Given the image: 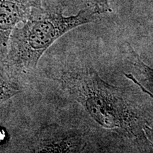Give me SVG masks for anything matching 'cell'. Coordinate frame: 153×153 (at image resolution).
I'll return each mask as SVG.
<instances>
[{
  "instance_id": "obj_1",
  "label": "cell",
  "mask_w": 153,
  "mask_h": 153,
  "mask_svg": "<svg viewBox=\"0 0 153 153\" xmlns=\"http://www.w3.org/2000/svg\"><path fill=\"white\" fill-rule=\"evenodd\" d=\"M99 15L93 7L67 16L58 8L35 1L22 26L11 33L1 69L12 74L35 70L55 41L74 28L95 22Z\"/></svg>"
},
{
  "instance_id": "obj_2",
  "label": "cell",
  "mask_w": 153,
  "mask_h": 153,
  "mask_svg": "<svg viewBox=\"0 0 153 153\" xmlns=\"http://www.w3.org/2000/svg\"><path fill=\"white\" fill-rule=\"evenodd\" d=\"M60 80L63 89L99 126L136 135L138 117L122 89L104 81L93 70L65 72Z\"/></svg>"
},
{
  "instance_id": "obj_3",
  "label": "cell",
  "mask_w": 153,
  "mask_h": 153,
  "mask_svg": "<svg viewBox=\"0 0 153 153\" xmlns=\"http://www.w3.org/2000/svg\"><path fill=\"white\" fill-rule=\"evenodd\" d=\"M84 140L85 135L80 130L48 126L40 129L33 137L30 153H79Z\"/></svg>"
},
{
  "instance_id": "obj_4",
  "label": "cell",
  "mask_w": 153,
  "mask_h": 153,
  "mask_svg": "<svg viewBox=\"0 0 153 153\" xmlns=\"http://www.w3.org/2000/svg\"><path fill=\"white\" fill-rule=\"evenodd\" d=\"M34 0H1V52L5 55L11 33L20 22H24L29 16Z\"/></svg>"
},
{
  "instance_id": "obj_5",
  "label": "cell",
  "mask_w": 153,
  "mask_h": 153,
  "mask_svg": "<svg viewBox=\"0 0 153 153\" xmlns=\"http://www.w3.org/2000/svg\"><path fill=\"white\" fill-rule=\"evenodd\" d=\"M22 91L14 79V75L1 69V104Z\"/></svg>"
},
{
  "instance_id": "obj_6",
  "label": "cell",
  "mask_w": 153,
  "mask_h": 153,
  "mask_svg": "<svg viewBox=\"0 0 153 153\" xmlns=\"http://www.w3.org/2000/svg\"><path fill=\"white\" fill-rule=\"evenodd\" d=\"M127 46L129 49V53L131 55V57L133 61V63L138 71L139 74L142 76L143 79L145 82H148L149 83L153 85V69L148 67L141 60L138 55L135 52V51L132 48L129 43H127Z\"/></svg>"
},
{
  "instance_id": "obj_7",
  "label": "cell",
  "mask_w": 153,
  "mask_h": 153,
  "mask_svg": "<svg viewBox=\"0 0 153 153\" xmlns=\"http://www.w3.org/2000/svg\"><path fill=\"white\" fill-rule=\"evenodd\" d=\"M94 8L99 14L111 11L109 0H93Z\"/></svg>"
},
{
  "instance_id": "obj_8",
  "label": "cell",
  "mask_w": 153,
  "mask_h": 153,
  "mask_svg": "<svg viewBox=\"0 0 153 153\" xmlns=\"http://www.w3.org/2000/svg\"><path fill=\"white\" fill-rule=\"evenodd\" d=\"M145 134H146L147 136H148V139L150 140L151 144H152L153 147V128H151L149 126H145Z\"/></svg>"
}]
</instances>
